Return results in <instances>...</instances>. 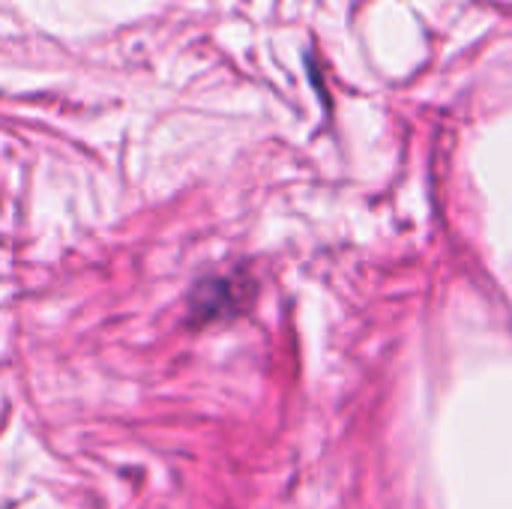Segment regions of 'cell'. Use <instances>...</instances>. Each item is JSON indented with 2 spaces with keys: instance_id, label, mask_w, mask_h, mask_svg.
<instances>
[{
  "instance_id": "6da1fadb",
  "label": "cell",
  "mask_w": 512,
  "mask_h": 509,
  "mask_svg": "<svg viewBox=\"0 0 512 509\" xmlns=\"http://www.w3.org/2000/svg\"><path fill=\"white\" fill-rule=\"evenodd\" d=\"M237 291H240V285L237 282H210V285H204V288H198V294H195V303H198V312L204 315V318H213V315H219L222 312V306L225 303H237Z\"/></svg>"
}]
</instances>
